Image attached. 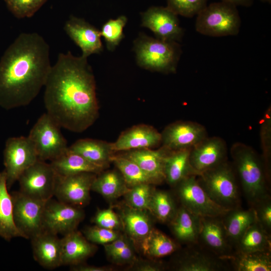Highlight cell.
<instances>
[{"label":"cell","instance_id":"obj_36","mask_svg":"<svg viewBox=\"0 0 271 271\" xmlns=\"http://www.w3.org/2000/svg\"><path fill=\"white\" fill-rule=\"evenodd\" d=\"M172 195L166 191L154 189L149 205V211L160 221L170 222L177 211Z\"/></svg>","mask_w":271,"mask_h":271},{"label":"cell","instance_id":"obj_38","mask_svg":"<svg viewBox=\"0 0 271 271\" xmlns=\"http://www.w3.org/2000/svg\"><path fill=\"white\" fill-rule=\"evenodd\" d=\"M107 256L114 262L126 263L134 258V249L125 236L120 235L111 243L104 245Z\"/></svg>","mask_w":271,"mask_h":271},{"label":"cell","instance_id":"obj_40","mask_svg":"<svg viewBox=\"0 0 271 271\" xmlns=\"http://www.w3.org/2000/svg\"><path fill=\"white\" fill-rule=\"evenodd\" d=\"M9 11L18 19L31 18L47 0H4Z\"/></svg>","mask_w":271,"mask_h":271},{"label":"cell","instance_id":"obj_2","mask_svg":"<svg viewBox=\"0 0 271 271\" xmlns=\"http://www.w3.org/2000/svg\"><path fill=\"white\" fill-rule=\"evenodd\" d=\"M51 66L50 46L42 36L19 35L0 59V106L29 104L44 87Z\"/></svg>","mask_w":271,"mask_h":271},{"label":"cell","instance_id":"obj_31","mask_svg":"<svg viewBox=\"0 0 271 271\" xmlns=\"http://www.w3.org/2000/svg\"><path fill=\"white\" fill-rule=\"evenodd\" d=\"M128 189L118 170L101 172L98 176L96 175L91 186L92 190L108 199L124 195Z\"/></svg>","mask_w":271,"mask_h":271},{"label":"cell","instance_id":"obj_7","mask_svg":"<svg viewBox=\"0 0 271 271\" xmlns=\"http://www.w3.org/2000/svg\"><path fill=\"white\" fill-rule=\"evenodd\" d=\"M60 128L47 113L37 119L28 137L35 148L39 160L52 161L68 149Z\"/></svg>","mask_w":271,"mask_h":271},{"label":"cell","instance_id":"obj_20","mask_svg":"<svg viewBox=\"0 0 271 271\" xmlns=\"http://www.w3.org/2000/svg\"><path fill=\"white\" fill-rule=\"evenodd\" d=\"M161 144V133L153 126L145 124L134 125L123 131L111 143L114 153L132 150L152 149Z\"/></svg>","mask_w":271,"mask_h":271},{"label":"cell","instance_id":"obj_33","mask_svg":"<svg viewBox=\"0 0 271 271\" xmlns=\"http://www.w3.org/2000/svg\"><path fill=\"white\" fill-rule=\"evenodd\" d=\"M229 260L236 271L271 270V251L234 252Z\"/></svg>","mask_w":271,"mask_h":271},{"label":"cell","instance_id":"obj_37","mask_svg":"<svg viewBox=\"0 0 271 271\" xmlns=\"http://www.w3.org/2000/svg\"><path fill=\"white\" fill-rule=\"evenodd\" d=\"M127 21V18L122 15L116 19H109L102 26L101 36L104 38L108 50L113 51L124 38L123 31Z\"/></svg>","mask_w":271,"mask_h":271},{"label":"cell","instance_id":"obj_28","mask_svg":"<svg viewBox=\"0 0 271 271\" xmlns=\"http://www.w3.org/2000/svg\"><path fill=\"white\" fill-rule=\"evenodd\" d=\"M0 236L7 241L15 237H23L14 221L13 201L8 192L4 170L0 172Z\"/></svg>","mask_w":271,"mask_h":271},{"label":"cell","instance_id":"obj_13","mask_svg":"<svg viewBox=\"0 0 271 271\" xmlns=\"http://www.w3.org/2000/svg\"><path fill=\"white\" fill-rule=\"evenodd\" d=\"M198 243L222 258L229 260L234 253V246L227 234L222 216L202 217Z\"/></svg>","mask_w":271,"mask_h":271},{"label":"cell","instance_id":"obj_3","mask_svg":"<svg viewBox=\"0 0 271 271\" xmlns=\"http://www.w3.org/2000/svg\"><path fill=\"white\" fill-rule=\"evenodd\" d=\"M231 155L242 191L250 207L270 196V177L262 158L251 147L239 143L232 146Z\"/></svg>","mask_w":271,"mask_h":271},{"label":"cell","instance_id":"obj_24","mask_svg":"<svg viewBox=\"0 0 271 271\" xmlns=\"http://www.w3.org/2000/svg\"><path fill=\"white\" fill-rule=\"evenodd\" d=\"M61 239L62 265L79 264L91 256L96 249L76 230L64 235Z\"/></svg>","mask_w":271,"mask_h":271},{"label":"cell","instance_id":"obj_26","mask_svg":"<svg viewBox=\"0 0 271 271\" xmlns=\"http://www.w3.org/2000/svg\"><path fill=\"white\" fill-rule=\"evenodd\" d=\"M58 176L64 177L82 173L98 174L104 168L95 165L69 148L50 163Z\"/></svg>","mask_w":271,"mask_h":271},{"label":"cell","instance_id":"obj_48","mask_svg":"<svg viewBox=\"0 0 271 271\" xmlns=\"http://www.w3.org/2000/svg\"><path fill=\"white\" fill-rule=\"evenodd\" d=\"M253 0H221L222 2L231 4L234 6H250Z\"/></svg>","mask_w":271,"mask_h":271},{"label":"cell","instance_id":"obj_16","mask_svg":"<svg viewBox=\"0 0 271 271\" xmlns=\"http://www.w3.org/2000/svg\"><path fill=\"white\" fill-rule=\"evenodd\" d=\"M96 175L82 173L58 176L54 195L58 200L76 206H83L90 200V191Z\"/></svg>","mask_w":271,"mask_h":271},{"label":"cell","instance_id":"obj_17","mask_svg":"<svg viewBox=\"0 0 271 271\" xmlns=\"http://www.w3.org/2000/svg\"><path fill=\"white\" fill-rule=\"evenodd\" d=\"M227 152L226 145L222 139L207 137L191 149V165L198 176L226 161Z\"/></svg>","mask_w":271,"mask_h":271},{"label":"cell","instance_id":"obj_15","mask_svg":"<svg viewBox=\"0 0 271 271\" xmlns=\"http://www.w3.org/2000/svg\"><path fill=\"white\" fill-rule=\"evenodd\" d=\"M177 16L167 7H151L141 14L142 26L149 29L157 38L178 42L184 32Z\"/></svg>","mask_w":271,"mask_h":271},{"label":"cell","instance_id":"obj_39","mask_svg":"<svg viewBox=\"0 0 271 271\" xmlns=\"http://www.w3.org/2000/svg\"><path fill=\"white\" fill-rule=\"evenodd\" d=\"M152 185L142 184L129 188L124 195L127 206L149 211L150 200L154 190Z\"/></svg>","mask_w":271,"mask_h":271},{"label":"cell","instance_id":"obj_10","mask_svg":"<svg viewBox=\"0 0 271 271\" xmlns=\"http://www.w3.org/2000/svg\"><path fill=\"white\" fill-rule=\"evenodd\" d=\"M58 177L50 163L38 160L19 177L20 191L29 197L47 201L54 195Z\"/></svg>","mask_w":271,"mask_h":271},{"label":"cell","instance_id":"obj_43","mask_svg":"<svg viewBox=\"0 0 271 271\" xmlns=\"http://www.w3.org/2000/svg\"><path fill=\"white\" fill-rule=\"evenodd\" d=\"M252 207L255 212L257 222L268 233H271L270 196L257 202Z\"/></svg>","mask_w":271,"mask_h":271},{"label":"cell","instance_id":"obj_1","mask_svg":"<svg viewBox=\"0 0 271 271\" xmlns=\"http://www.w3.org/2000/svg\"><path fill=\"white\" fill-rule=\"evenodd\" d=\"M44 87L46 113L61 127L81 132L97 118L96 83L87 58L60 53Z\"/></svg>","mask_w":271,"mask_h":271},{"label":"cell","instance_id":"obj_4","mask_svg":"<svg viewBox=\"0 0 271 271\" xmlns=\"http://www.w3.org/2000/svg\"><path fill=\"white\" fill-rule=\"evenodd\" d=\"M133 44L137 62L141 67L164 73L176 72L181 54L177 42L154 38L141 33Z\"/></svg>","mask_w":271,"mask_h":271},{"label":"cell","instance_id":"obj_32","mask_svg":"<svg viewBox=\"0 0 271 271\" xmlns=\"http://www.w3.org/2000/svg\"><path fill=\"white\" fill-rule=\"evenodd\" d=\"M271 251L270 234L257 222L251 224L234 245V252Z\"/></svg>","mask_w":271,"mask_h":271},{"label":"cell","instance_id":"obj_8","mask_svg":"<svg viewBox=\"0 0 271 271\" xmlns=\"http://www.w3.org/2000/svg\"><path fill=\"white\" fill-rule=\"evenodd\" d=\"M13 219L23 238L31 239L43 230V215L47 201L29 197L20 191L11 194Z\"/></svg>","mask_w":271,"mask_h":271},{"label":"cell","instance_id":"obj_46","mask_svg":"<svg viewBox=\"0 0 271 271\" xmlns=\"http://www.w3.org/2000/svg\"><path fill=\"white\" fill-rule=\"evenodd\" d=\"M71 269L76 271H108L111 270L110 268L107 267L96 266L86 264L73 265Z\"/></svg>","mask_w":271,"mask_h":271},{"label":"cell","instance_id":"obj_47","mask_svg":"<svg viewBox=\"0 0 271 271\" xmlns=\"http://www.w3.org/2000/svg\"><path fill=\"white\" fill-rule=\"evenodd\" d=\"M163 268L162 265L157 263H146L139 265L137 270L140 271H159Z\"/></svg>","mask_w":271,"mask_h":271},{"label":"cell","instance_id":"obj_45","mask_svg":"<svg viewBox=\"0 0 271 271\" xmlns=\"http://www.w3.org/2000/svg\"><path fill=\"white\" fill-rule=\"evenodd\" d=\"M93 221L98 226L115 230L122 225L120 219L111 208L98 210Z\"/></svg>","mask_w":271,"mask_h":271},{"label":"cell","instance_id":"obj_22","mask_svg":"<svg viewBox=\"0 0 271 271\" xmlns=\"http://www.w3.org/2000/svg\"><path fill=\"white\" fill-rule=\"evenodd\" d=\"M31 239L34 258L41 266L50 269L62 265L61 239L57 235L43 231Z\"/></svg>","mask_w":271,"mask_h":271},{"label":"cell","instance_id":"obj_9","mask_svg":"<svg viewBox=\"0 0 271 271\" xmlns=\"http://www.w3.org/2000/svg\"><path fill=\"white\" fill-rule=\"evenodd\" d=\"M39 160L35 148L28 137L9 138L4 151V164L9 189L22 174Z\"/></svg>","mask_w":271,"mask_h":271},{"label":"cell","instance_id":"obj_5","mask_svg":"<svg viewBox=\"0 0 271 271\" xmlns=\"http://www.w3.org/2000/svg\"><path fill=\"white\" fill-rule=\"evenodd\" d=\"M197 179L209 198L220 207L228 210L240 206L236 174L227 161L201 173Z\"/></svg>","mask_w":271,"mask_h":271},{"label":"cell","instance_id":"obj_27","mask_svg":"<svg viewBox=\"0 0 271 271\" xmlns=\"http://www.w3.org/2000/svg\"><path fill=\"white\" fill-rule=\"evenodd\" d=\"M191 149L170 152L165 163V181L175 187L182 180L191 175L198 176L190 162Z\"/></svg>","mask_w":271,"mask_h":271},{"label":"cell","instance_id":"obj_29","mask_svg":"<svg viewBox=\"0 0 271 271\" xmlns=\"http://www.w3.org/2000/svg\"><path fill=\"white\" fill-rule=\"evenodd\" d=\"M222 219L234 248L235 243L246 230L256 221L255 213L252 207L244 209L239 206L229 210L222 216Z\"/></svg>","mask_w":271,"mask_h":271},{"label":"cell","instance_id":"obj_42","mask_svg":"<svg viewBox=\"0 0 271 271\" xmlns=\"http://www.w3.org/2000/svg\"><path fill=\"white\" fill-rule=\"evenodd\" d=\"M84 235L88 241L102 245L111 243L120 236L116 230L97 225L87 228L84 231Z\"/></svg>","mask_w":271,"mask_h":271},{"label":"cell","instance_id":"obj_30","mask_svg":"<svg viewBox=\"0 0 271 271\" xmlns=\"http://www.w3.org/2000/svg\"><path fill=\"white\" fill-rule=\"evenodd\" d=\"M120 219L127 234L137 240L142 241L153 228L147 210L127 206L121 211Z\"/></svg>","mask_w":271,"mask_h":271},{"label":"cell","instance_id":"obj_19","mask_svg":"<svg viewBox=\"0 0 271 271\" xmlns=\"http://www.w3.org/2000/svg\"><path fill=\"white\" fill-rule=\"evenodd\" d=\"M64 29L70 38L80 47L83 57L87 58L103 50L100 31L84 19L71 16L66 22Z\"/></svg>","mask_w":271,"mask_h":271},{"label":"cell","instance_id":"obj_14","mask_svg":"<svg viewBox=\"0 0 271 271\" xmlns=\"http://www.w3.org/2000/svg\"><path fill=\"white\" fill-rule=\"evenodd\" d=\"M161 133L162 147L171 152L191 149L207 137L203 125L191 121L172 123Z\"/></svg>","mask_w":271,"mask_h":271},{"label":"cell","instance_id":"obj_12","mask_svg":"<svg viewBox=\"0 0 271 271\" xmlns=\"http://www.w3.org/2000/svg\"><path fill=\"white\" fill-rule=\"evenodd\" d=\"M84 216L78 207L51 199L45 204L43 226L44 231L65 235L76 230Z\"/></svg>","mask_w":271,"mask_h":271},{"label":"cell","instance_id":"obj_18","mask_svg":"<svg viewBox=\"0 0 271 271\" xmlns=\"http://www.w3.org/2000/svg\"><path fill=\"white\" fill-rule=\"evenodd\" d=\"M177 260L179 271H222L232 268L229 259L219 257L198 243L188 245Z\"/></svg>","mask_w":271,"mask_h":271},{"label":"cell","instance_id":"obj_21","mask_svg":"<svg viewBox=\"0 0 271 271\" xmlns=\"http://www.w3.org/2000/svg\"><path fill=\"white\" fill-rule=\"evenodd\" d=\"M170 152L162 147L157 150L152 149L130 150L120 155L136 163L157 184L165 181V160Z\"/></svg>","mask_w":271,"mask_h":271},{"label":"cell","instance_id":"obj_25","mask_svg":"<svg viewBox=\"0 0 271 271\" xmlns=\"http://www.w3.org/2000/svg\"><path fill=\"white\" fill-rule=\"evenodd\" d=\"M68 148L90 162L106 168L113 155L111 143L92 139H83L76 141Z\"/></svg>","mask_w":271,"mask_h":271},{"label":"cell","instance_id":"obj_41","mask_svg":"<svg viewBox=\"0 0 271 271\" xmlns=\"http://www.w3.org/2000/svg\"><path fill=\"white\" fill-rule=\"evenodd\" d=\"M207 0H167V7L177 15L192 17L207 6Z\"/></svg>","mask_w":271,"mask_h":271},{"label":"cell","instance_id":"obj_6","mask_svg":"<svg viewBox=\"0 0 271 271\" xmlns=\"http://www.w3.org/2000/svg\"><path fill=\"white\" fill-rule=\"evenodd\" d=\"M195 28L199 33L222 37L238 34L241 20L236 7L226 2L206 6L197 15Z\"/></svg>","mask_w":271,"mask_h":271},{"label":"cell","instance_id":"obj_49","mask_svg":"<svg viewBox=\"0 0 271 271\" xmlns=\"http://www.w3.org/2000/svg\"><path fill=\"white\" fill-rule=\"evenodd\" d=\"M260 1H262L263 2H265V3L267 2V3H269V4L271 2V0H260Z\"/></svg>","mask_w":271,"mask_h":271},{"label":"cell","instance_id":"obj_35","mask_svg":"<svg viewBox=\"0 0 271 271\" xmlns=\"http://www.w3.org/2000/svg\"><path fill=\"white\" fill-rule=\"evenodd\" d=\"M122 175L127 187L142 184H156L155 181L136 163L121 155H113L111 158Z\"/></svg>","mask_w":271,"mask_h":271},{"label":"cell","instance_id":"obj_44","mask_svg":"<svg viewBox=\"0 0 271 271\" xmlns=\"http://www.w3.org/2000/svg\"><path fill=\"white\" fill-rule=\"evenodd\" d=\"M261 140L263 144V161L267 175L270 177V110L266 111L261 125Z\"/></svg>","mask_w":271,"mask_h":271},{"label":"cell","instance_id":"obj_23","mask_svg":"<svg viewBox=\"0 0 271 271\" xmlns=\"http://www.w3.org/2000/svg\"><path fill=\"white\" fill-rule=\"evenodd\" d=\"M201 218L181 205L169 222L171 230L176 239L187 245L198 243Z\"/></svg>","mask_w":271,"mask_h":271},{"label":"cell","instance_id":"obj_34","mask_svg":"<svg viewBox=\"0 0 271 271\" xmlns=\"http://www.w3.org/2000/svg\"><path fill=\"white\" fill-rule=\"evenodd\" d=\"M141 242L144 254L155 258L170 255L178 249L177 243L161 231L154 228Z\"/></svg>","mask_w":271,"mask_h":271},{"label":"cell","instance_id":"obj_11","mask_svg":"<svg viewBox=\"0 0 271 271\" xmlns=\"http://www.w3.org/2000/svg\"><path fill=\"white\" fill-rule=\"evenodd\" d=\"M174 187L181 205L201 217L222 216L228 211L209 198L196 175L187 177Z\"/></svg>","mask_w":271,"mask_h":271}]
</instances>
